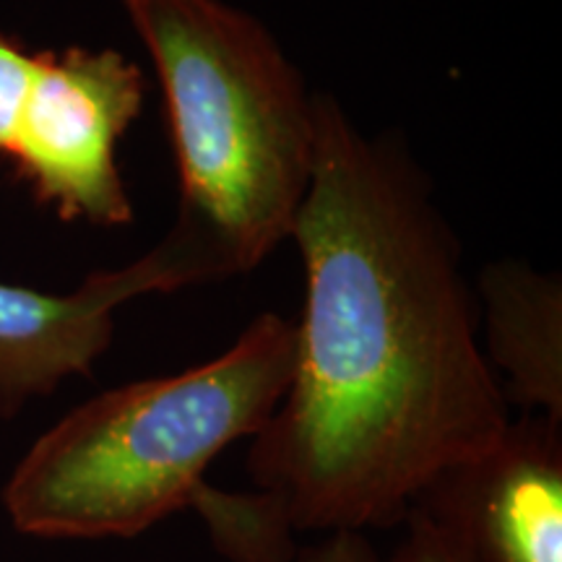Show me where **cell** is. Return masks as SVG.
<instances>
[{"label": "cell", "mask_w": 562, "mask_h": 562, "mask_svg": "<svg viewBox=\"0 0 562 562\" xmlns=\"http://www.w3.org/2000/svg\"><path fill=\"white\" fill-rule=\"evenodd\" d=\"M161 292L149 258L97 271L74 294H47L0 281V414L13 417L70 375H89L115 334V311Z\"/></svg>", "instance_id": "obj_6"}, {"label": "cell", "mask_w": 562, "mask_h": 562, "mask_svg": "<svg viewBox=\"0 0 562 562\" xmlns=\"http://www.w3.org/2000/svg\"><path fill=\"white\" fill-rule=\"evenodd\" d=\"M294 562H389L378 554L364 531H328L323 542L302 547Z\"/></svg>", "instance_id": "obj_10"}, {"label": "cell", "mask_w": 562, "mask_h": 562, "mask_svg": "<svg viewBox=\"0 0 562 562\" xmlns=\"http://www.w3.org/2000/svg\"><path fill=\"white\" fill-rule=\"evenodd\" d=\"M294 351V323L263 313L214 360L76 406L13 469L11 524L42 539H131L193 505L211 461L277 412Z\"/></svg>", "instance_id": "obj_3"}, {"label": "cell", "mask_w": 562, "mask_h": 562, "mask_svg": "<svg viewBox=\"0 0 562 562\" xmlns=\"http://www.w3.org/2000/svg\"><path fill=\"white\" fill-rule=\"evenodd\" d=\"M144 74L117 50L37 53L9 157L34 201L63 222L125 227L133 206L117 170V140L140 115Z\"/></svg>", "instance_id": "obj_4"}, {"label": "cell", "mask_w": 562, "mask_h": 562, "mask_svg": "<svg viewBox=\"0 0 562 562\" xmlns=\"http://www.w3.org/2000/svg\"><path fill=\"white\" fill-rule=\"evenodd\" d=\"M412 505L472 562H562V422L510 419L495 446L435 476Z\"/></svg>", "instance_id": "obj_5"}, {"label": "cell", "mask_w": 562, "mask_h": 562, "mask_svg": "<svg viewBox=\"0 0 562 562\" xmlns=\"http://www.w3.org/2000/svg\"><path fill=\"white\" fill-rule=\"evenodd\" d=\"M151 55L180 180L146 252L161 290L256 269L290 240L315 165V94L258 19L222 0H123Z\"/></svg>", "instance_id": "obj_2"}, {"label": "cell", "mask_w": 562, "mask_h": 562, "mask_svg": "<svg viewBox=\"0 0 562 562\" xmlns=\"http://www.w3.org/2000/svg\"><path fill=\"white\" fill-rule=\"evenodd\" d=\"M305 311L290 389L252 435L258 508L290 531L404 521L435 476L510 425L461 248L402 138L315 94V165L292 237Z\"/></svg>", "instance_id": "obj_1"}, {"label": "cell", "mask_w": 562, "mask_h": 562, "mask_svg": "<svg viewBox=\"0 0 562 562\" xmlns=\"http://www.w3.org/2000/svg\"><path fill=\"white\" fill-rule=\"evenodd\" d=\"M34 58L16 40L0 32V154H9L34 79Z\"/></svg>", "instance_id": "obj_8"}, {"label": "cell", "mask_w": 562, "mask_h": 562, "mask_svg": "<svg viewBox=\"0 0 562 562\" xmlns=\"http://www.w3.org/2000/svg\"><path fill=\"white\" fill-rule=\"evenodd\" d=\"M402 524V542L396 544L389 562H472L451 533L442 531L427 513L414 505L406 510Z\"/></svg>", "instance_id": "obj_9"}, {"label": "cell", "mask_w": 562, "mask_h": 562, "mask_svg": "<svg viewBox=\"0 0 562 562\" xmlns=\"http://www.w3.org/2000/svg\"><path fill=\"white\" fill-rule=\"evenodd\" d=\"M484 357L503 372L505 402L562 422L560 277L518 261L484 266L476 281Z\"/></svg>", "instance_id": "obj_7"}]
</instances>
